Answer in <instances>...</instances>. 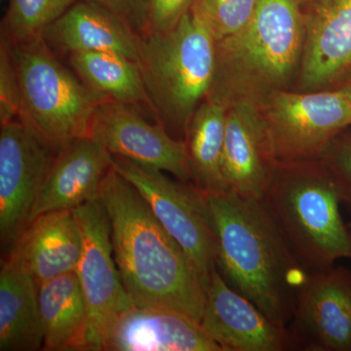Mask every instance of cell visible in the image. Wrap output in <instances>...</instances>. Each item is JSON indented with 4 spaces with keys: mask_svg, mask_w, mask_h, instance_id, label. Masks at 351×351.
I'll use <instances>...</instances> for the list:
<instances>
[{
    "mask_svg": "<svg viewBox=\"0 0 351 351\" xmlns=\"http://www.w3.org/2000/svg\"><path fill=\"white\" fill-rule=\"evenodd\" d=\"M99 195L110 219L115 263L134 306L174 309L201 323L206 293L200 274L137 189L112 168Z\"/></svg>",
    "mask_w": 351,
    "mask_h": 351,
    "instance_id": "1",
    "label": "cell"
},
{
    "mask_svg": "<svg viewBox=\"0 0 351 351\" xmlns=\"http://www.w3.org/2000/svg\"><path fill=\"white\" fill-rule=\"evenodd\" d=\"M202 193L217 245V269L226 283L277 325L292 319L302 269L262 200L230 191Z\"/></svg>",
    "mask_w": 351,
    "mask_h": 351,
    "instance_id": "2",
    "label": "cell"
},
{
    "mask_svg": "<svg viewBox=\"0 0 351 351\" xmlns=\"http://www.w3.org/2000/svg\"><path fill=\"white\" fill-rule=\"evenodd\" d=\"M272 176L263 204L302 269H329L351 258V230L341 218V199L327 166L284 161Z\"/></svg>",
    "mask_w": 351,
    "mask_h": 351,
    "instance_id": "3",
    "label": "cell"
},
{
    "mask_svg": "<svg viewBox=\"0 0 351 351\" xmlns=\"http://www.w3.org/2000/svg\"><path fill=\"white\" fill-rule=\"evenodd\" d=\"M154 112L186 128L216 71V40L189 11L169 31L141 36L138 62Z\"/></svg>",
    "mask_w": 351,
    "mask_h": 351,
    "instance_id": "4",
    "label": "cell"
},
{
    "mask_svg": "<svg viewBox=\"0 0 351 351\" xmlns=\"http://www.w3.org/2000/svg\"><path fill=\"white\" fill-rule=\"evenodd\" d=\"M7 43L19 80V119L56 152L89 136L95 110L106 97L69 71L43 36Z\"/></svg>",
    "mask_w": 351,
    "mask_h": 351,
    "instance_id": "5",
    "label": "cell"
},
{
    "mask_svg": "<svg viewBox=\"0 0 351 351\" xmlns=\"http://www.w3.org/2000/svg\"><path fill=\"white\" fill-rule=\"evenodd\" d=\"M304 43L300 0H258L253 18L241 32L216 41V71L207 98L239 82L255 87L285 82Z\"/></svg>",
    "mask_w": 351,
    "mask_h": 351,
    "instance_id": "6",
    "label": "cell"
},
{
    "mask_svg": "<svg viewBox=\"0 0 351 351\" xmlns=\"http://www.w3.org/2000/svg\"><path fill=\"white\" fill-rule=\"evenodd\" d=\"M112 168L143 196L166 232L186 252L206 289L217 269V245L200 189L124 157L112 156Z\"/></svg>",
    "mask_w": 351,
    "mask_h": 351,
    "instance_id": "7",
    "label": "cell"
},
{
    "mask_svg": "<svg viewBox=\"0 0 351 351\" xmlns=\"http://www.w3.org/2000/svg\"><path fill=\"white\" fill-rule=\"evenodd\" d=\"M82 233L75 274L88 314V351L105 350L115 321L133 306L115 263L110 223L100 195L73 209Z\"/></svg>",
    "mask_w": 351,
    "mask_h": 351,
    "instance_id": "8",
    "label": "cell"
},
{
    "mask_svg": "<svg viewBox=\"0 0 351 351\" xmlns=\"http://www.w3.org/2000/svg\"><path fill=\"white\" fill-rule=\"evenodd\" d=\"M57 152L24 121L2 124L0 130V240L10 255L29 226L39 191Z\"/></svg>",
    "mask_w": 351,
    "mask_h": 351,
    "instance_id": "9",
    "label": "cell"
},
{
    "mask_svg": "<svg viewBox=\"0 0 351 351\" xmlns=\"http://www.w3.org/2000/svg\"><path fill=\"white\" fill-rule=\"evenodd\" d=\"M277 160H306L321 156L343 129L351 125V104L336 91L270 97L267 117Z\"/></svg>",
    "mask_w": 351,
    "mask_h": 351,
    "instance_id": "10",
    "label": "cell"
},
{
    "mask_svg": "<svg viewBox=\"0 0 351 351\" xmlns=\"http://www.w3.org/2000/svg\"><path fill=\"white\" fill-rule=\"evenodd\" d=\"M288 328L295 348L351 351V270L311 272L299 289Z\"/></svg>",
    "mask_w": 351,
    "mask_h": 351,
    "instance_id": "11",
    "label": "cell"
},
{
    "mask_svg": "<svg viewBox=\"0 0 351 351\" xmlns=\"http://www.w3.org/2000/svg\"><path fill=\"white\" fill-rule=\"evenodd\" d=\"M132 106L105 98L95 110L89 136L113 156L156 168L191 184L186 143L163 124H151Z\"/></svg>",
    "mask_w": 351,
    "mask_h": 351,
    "instance_id": "12",
    "label": "cell"
},
{
    "mask_svg": "<svg viewBox=\"0 0 351 351\" xmlns=\"http://www.w3.org/2000/svg\"><path fill=\"white\" fill-rule=\"evenodd\" d=\"M201 326L221 351H284L295 348L287 327L277 325L230 287L218 269L210 277Z\"/></svg>",
    "mask_w": 351,
    "mask_h": 351,
    "instance_id": "13",
    "label": "cell"
},
{
    "mask_svg": "<svg viewBox=\"0 0 351 351\" xmlns=\"http://www.w3.org/2000/svg\"><path fill=\"white\" fill-rule=\"evenodd\" d=\"M277 158L265 119L247 100L234 101L226 113L223 174L228 191L263 200Z\"/></svg>",
    "mask_w": 351,
    "mask_h": 351,
    "instance_id": "14",
    "label": "cell"
},
{
    "mask_svg": "<svg viewBox=\"0 0 351 351\" xmlns=\"http://www.w3.org/2000/svg\"><path fill=\"white\" fill-rule=\"evenodd\" d=\"M304 43L302 80L334 82L351 69V0H300Z\"/></svg>",
    "mask_w": 351,
    "mask_h": 351,
    "instance_id": "15",
    "label": "cell"
},
{
    "mask_svg": "<svg viewBox=\"0 0 351 351\" xmlns=\"http://www.w3.org/2000/svg\"><path fill=\"white\" fill-rule=\"evenodd\" d=\"M106 351H221L199 322L164 307L136 306L115 321Z\"/></svg>",
    "mask_w": 351,
    "mask_h": 351,
    "instance_id": "16",
    "label": "cell"
},
{
    "mask_svg": "<svg viewBox=\"0 0 351 351\" xmlns=\"http://www.w3.org/2000/svg\"><path fill=\"white\" fill-rule=\"evenodd\" d=\"M112 168V156L90 136L80 138L57 152L29 223L40 215L73 210L98 197L101 182Z\"/></svg>",
    "mask_w": 351,
    "mask_h": 351,
    "instance_id": "17",
    "label": "cell"
},
{
    "mask_svg": "<svg viewBox=\"0 0 351 351\" xmlns=\"http://www.w3.org/2000/svg\"><path fill=\"white\" fill-rule=\"evenodd\" d=\"M49 45L64 53L108 52L138 62L141 36L121 18L78 0L43 32Z\"/></svg>",
    "mask_w": 351,
    "mask_h": 351,
    "instance_id": "18",
    "label": "cell"
},
{
    "mask_svg": "<svg viewBox=\"0 0 351 351\" xmlns=\"http://www.w3.org/2000/svg\"><path fill=\"white\" fill-rule=\"evenodd\" d=\"M82 249V233L73 210H60L32 221L10 255L41 284L75 272Z\"/></svg>",
    "mask_w": 351,
    "mask_h": 351,
    "instance_id": "19",
    "label": "cell"
},
{
    "mask_svg": "<svg viewBox=\"0 0 351 351\" xmlns=\"http://www.w3.org/2000/svg\"><path fill=\"white\" fill-rule=\"evenodd\" d=\"M39 284L13 256L0 270V350L36 351L43 348Z\"/></svg>",
    "mask_w": 351,
    "mask_h": 351,
    "instance_id": "20",
    "label": "cell"
},
{
    "mask_svg": "<svg viewBox=\"0 0 351 351\" xmlns=\"http://www.w3.org/2000/svg\"><path fill=\"white\" fill-rule=\"evenodd\" d=\"M43 350H88V314L75 272L39 284Z\"/></svg>",
    "mask_w": 351,
    "mask_h": 351,
    "instance_id": "21",
    "label": "cell"
},
{
    "mask_svg": "<svg viewBox=\"0 0 351 351\" xmlns=\"http://www.w3.org/2000/svg\"><path fill=\"white\" fill-rule=\"evenodd\" d=\"M228 105L207 99L186 125V154L191 184L204 193L228 191L223 174Z\"/></svg>",
    "mask_w": 351,
    "mask_h": 351,
    "instance_id": "22",
    "label": "cell"
},
{
    "mask_svg": "<svg viewBox=\"0 0 351 351\" xmlns=\"http://www.w3.org/2000/svg\"><path fill=\"white\" fill-rule=\"evenodd\" d=\"M69 57L76 75L95 91L132 107L145 105L154 110L137 62L108 52H75Z\"/></svg>",
    "mask_w": 351,
    "mask_h": 351,
    "instance_id": "23",
    "label": "cell"
},
{
    "mask_svg": "<svg viewBox=\"0 0 351 351\" xmlns=\"http://www.w3.org/2000/svg\"><path fill=\"white\" fill-rule=\"evenodd\" d=\"M78 0H9L1 22V38L19 43L43 36L48 25L59 19Z\"/></svg>",
    "mask_w": 351,
    "mask_h": 351,
    "instance_id": "24",
    "label": "cell"
},
{
    "mask_svg": "<svg viewBox=\"0 0 351 351\" xmlns=\"http://www.w3.org/2000/svg\"><path fill=\"white\" fill-rule=\"evenodd\" d=\"M258 3V0H195L191 12L219 41L241 32L250 23Z\"/></svg>",
    "mask_w": 351,
    "mask_h": 351,
    "instance_id": "25",
    "label": "cell"
},
{
    "mask_svg": "<svg viewBox=\"0 0 351 351\" xmlns=\"http://www.w3.org/2000/svg\"><path fill=\"white\" fill-rule=\"evenodd\" d=\"M22 100L19 80L14 66L10 48L5 39L1 38L0 46V122L8 123L20 119Z\"/></svg>",
    "mask_w": 351,
    "mask_h": 351,
    "instance_id": "26",
    "label": "cell"
},
{
    "mask_svg": "<svg viewBox=\"0 0 351 351\" xmlns=\"http://www.w3.org/2000/svg\"><path fill=\"white\" fill-rule=\"evenodd\" d=\"M321 156L336 182L341 204L351 214V135L335 138Z\"/></svg>",
    "mask_w": 351,
    "mask_h": 351,
    "instance_id": "27",
    "label": "cell"
},
{
    "mask_svg": "<svg viewBox=\"0 0 351 351\" xmlns=\"http://www.w3.org/2000/svg\"><path fill=\"white\" fill-rule=\"evenodd\" d=\"M193 2L195 0H145V32L143 34L173 29L191 11Z\"/></svg>",
    "mask_w": 351,
    "mask_h": 351,
    "instance_id": "28",
    "label": "cell"
},
{
    "mask_svg": "<svg viewBox=\"0 0 351 351\" xmlns=\"http://www.w3.org/2000/svg\"><path fill=\"white\" fill-rule=\"evenodd\" d=\"M110 11L121 18L138 34L145 32V0H82Z\"/></svg>",
    "mask_w": 351,
    "mask_h": 351,
    "instance_id": "29",
    "label": "cell"
},
{
    "mask_svg": "<svg viewBox=\"0 0 351 351\" xmlns=\"http://www.w3.org/2000/svg\"><path fill=\"white\" fill-rule=\"evenodd\" d=\"M339 90L346 95V98L348 99V101H350L351 104V76L348 78V82H346L343 86L339 88Z\"/></svg>",
    "mask_w": 351,
    "mask_h": 351,
    "instance_id": "30",
    "label": "cell"
},
{
    "mask_svg": "<svg viewBox=\"0 0 351 351\" xmlns=\"http://www.w3.org/2000/svg\"><path fill=\"white\" fill-rule=\"evenodd\" d=\"M348 226H350V230H351V226H350V225H348Z\"/></svg>",
    "mask_w": 351,
    "mask_h": 351,
    "instance_id": "31",
    "label": "cell"
},
{
    "mask_svg": "<svg viewBox=\"0 0 351 351\" xmlns=\"http://www.w3.org/2000/svg\"><path fill=\"white\" fill-rule=\"evenodd\" d=\"M350 226H351V223H350Z\"/></svg>",
    "mask_w": 351,
    "mask_h": 351,
    "instance_id": "32",
    "label": "cell"
}]
</instances>
